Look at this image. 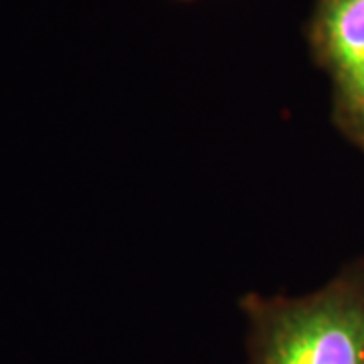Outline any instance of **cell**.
<instances>
[{"label":"cell","mask_w":364,"mask_h":364,"mask_svg":"<svg viewBox=\"0 0 364 364\" xmlns=\"http://www.w3.org/2000/svg\"><path fill=\"white\" fill-rule=\"evenodd\" d=\"M182 2H193V0H182Z\"/></svg>","instance_id":"3"},{"label":"cell","mask_w":364,"mask_h":364,"mask_svg":"<svg viewBox=\"0 0 364 364\" xmlns=\"http://www.w3.org/2000/svg\"><path fill=\"white\" fill-rule=\"evenodd\" d=\"M304 37L332 83V124L364 152V0H314Z\"/></svg>","instance_id":"2"},{"label":"cell","mask_w":364,"mask_h":364,"mask_svg":"<svg viewBox=\"0 0 364 364\" xmlns=\"http://www.w3.org/2000/svg\"><path fill=\"white\" fill-rule=\"evenodd\" d=\"M247 364H364V257L324 287L287 298L245 294Z\"/></svg>","instance_id":"1"}]
</instances>
